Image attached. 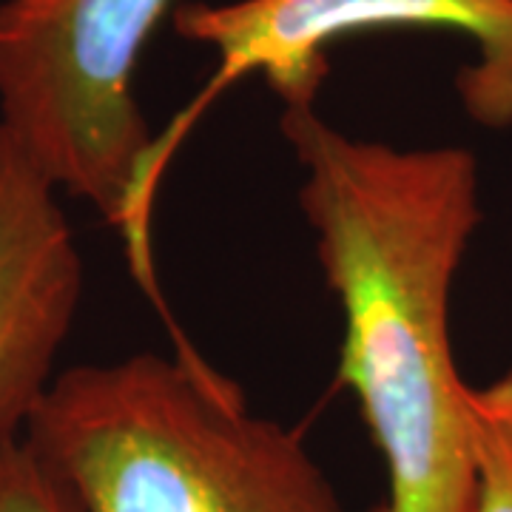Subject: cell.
<instances>
[{"mask_svg": "<svg viewBox=\"0 0 512 512\" xmlns=\"http://www.w3.org/2000/svg\"><path fill=\"white\" fill-rule=\"evenodd\" d=\"M473 504L470 512H512V365L470 384Z\"/></svg>", "mask_w": 512, "mask_h": 512, "instance_id": "cell-6", "label": "cell"}, {"mask_svg": "<svg viewBox=\"0 0 512 512\" xmlns=\"http://www.w3.org/2000/svg\"><path fill=\"white\" fill-rule=\"evenodd\" d=\"M171 0H3L0 126L55 185L89 202L151 288L143 177L154 134L134 72Z\"/></svg>", "mask_w": 512, "mask_h": 512, "instance_id": "cell-3", "label": "cell"}, {"mask_svg": "<svg viewBox=\"0 0 512 512\" xmlns=\"http://www.w3.org/2000/svg\"><path fill=\"white\" fill-rule=\"evenodd\" d=\"M279 128L342 311L336 376L382 453V512H470V382L450 325L458 271L484 222L478 157L353 137L316 106L282 109Z\"/></svg>", "mask_w": 512, "mask_h": 512, "instance_id": "cell-1", "label": "cell"}, {"mask_svg": "<svg viewBox=\"0 0 512 512\" xmlns=\"http://www.w3.org/2000/svg\"><path fill=\"white\" fill-rule=\"evenodd\" d=\"M382 26L456 29L476 46L458 72L467 114L487 128L512 126V0H234L185 3L174 9L177 35L211 46L220 66L191 106L154 137L143 200L154 205L157 183L188 128L245 74H262L282 109L316 106L328 77V46L339 37Z\"/></svg>", "mask_w": 512, "mask_h": 512, "instance_id": "cell-4", "label": "cell"}, {"mask_svg": "<svg viewBox=\"0 0 512 512\" xmlns=\"http://www.w3.org/2000/svg\"><path fill=\"white\" fill-rule=\"evenodd\" d=\"M23 444L72 512H345L302 436L188 345L57 373Z\"/></svg>", "mask_w": 512, "mask_h": 512, "instance_id": "cell-2", "label": "cell"}, {"mask_svg": "<svg viewBox=\"0 0 512 512\" xmlns=\"http://www.w3.org/2000/svg\"><path fill=\"white\" fill-rule=\"evenodd\" d=\"M0 512H72L23 441L0 453Z\"/></svg>", "mask_w": 512, "mask_h": 512, "instance_id": "cell-7", "label": "cell"}, {"mask_svg": "<svg viewBox=\"0 0 512 512\" xmlns=\"http://www.w3.org/2000/svg\"><path fill=\"white\" fill-rule=\"evenodd\" d=\"M55 180L0 126V453L57 379L83 299V259Z\"/></svg>", "mask_w": 512, "mask_h": 512, "instance_id": "cell-5", "label": "cell"}]
</instances>
